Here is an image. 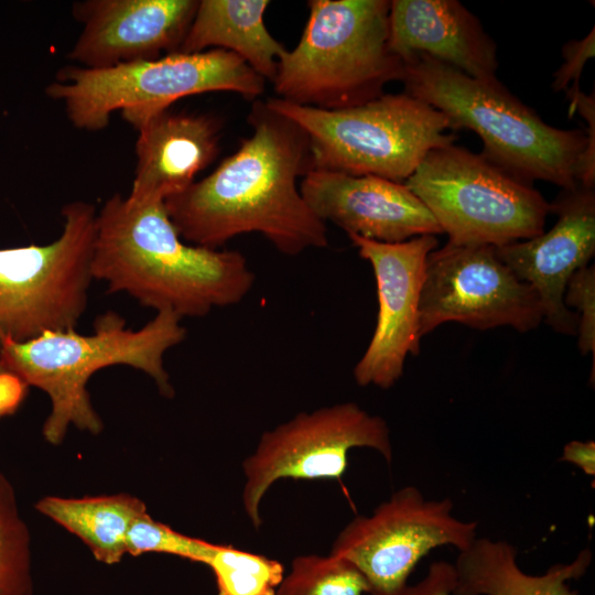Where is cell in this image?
I'll use <instances>...</instances> for the list:
<instances>
[{
	"label": "cell",
	"mask_w": 595,
	"mask_h": 595,
	"mask_svg": "<svg viewBox=\"0 0 595 595\" xmlns=\"http://www.w3.org/2000/svg\"><path fill=\"white\" fill-rule=\"evenodd\" d=\"M303 34L281 56L272 84L278 98L344 109L381 96L403 77L388 45L390 1L311 0Z\"/></svg>",
	"instance_id": "5"
},
{
	"label": "cell",
	"mask_w": 595,
	"mask_h": 595,
	"mask_svg": "<svg viewBox=\"0 0 595 595\" xmlns=\"http://www.w3.org/2000/svg\"><path fill=\"white\" fill-rule=\"evenodd\" d=\"M30 533L9 479L0 473V595H32Z\"/></svg>",
	"instance_id": "24"
},
{
	"label": "cell",
	"mask_w": 595,
	"mask_h": 595,
	"mask_svg": "<svg viewBox=\"0 0 595 595\" xmlns=\"http://www.w3.org/2000/svg\"><path fill=\"white\" fill-rule=\"evenodd\" d=\"M564 304L578 312V348L583 355L592 353L595 358V269L585 266L573 273L564 292Z\"/></svg>",
	"instance_id": "26"
},
{
	"label": "cell",
	"mask_w": 595,
	"mask_h": 595,
	"mask_svg": "<svg viewBox=\"0 0 595 595\" xmlns=\"http://www.w3.org/2000/svg\"><path fill=\"white\" fill-rule=\"evenodd\" d=\"M592 558L586 548L569 563L554 564L542 575H530L519 567L512 544L477 537L466 550L458 551L451 595H578L567 581L582 577Z\"/></svg>",
	"instance_id": "19"
},
{
	"label": "cell",
	"mask_w": 595,
	"mask_h": 595,
	"mask_svg": "<svg viewBox=\"0 0 595 595\" xmlns=\"http://www.w3.org/2000/svg\"><path fill=\"white\" fill-rule=\"evenodd\" d=\"M28 392L26 382L0 360V419L14 414Z\"/></svg>",
	"instance_id": "30"
},
{
	"label": "cell",
	"mask_w": 595,
	"mask_h": 595,
	"mask_svg": "<svg viewBox=\"0 0 595 595\" xmlns=\"http://www.w3.org/2000/svg\"><path fill=\"white\" fill-rule=\"evenodd\" d=\"M268 0H201L178 53L231 52L272 82L286 48L268 31Z\"/></svg>",
	"instance_id": "20"
},
{
	"label": "cell",
	"mask_w": 595,
	"mask_h": 595,
	"mask_svg": "<svg viewBox=\"0 0 595 595\" xmlns=\"http://www.w3.org/2000/svg\"><path fill=\"white\" fill-rule=\"evenodd\" d=\"M450 498L428 499L414 486L394 491L370 516L347 523L331 553L351 562L366 578L370 595H400L422 558L437 547L466 550L478 523L453 515Z\"/></svg>",
	"instance_id": "11"
},
{
	"label": "cell",
	"mask_w": 595,
	"mask_h": 595,
	"mask_svg": "<svg viewBox=\"0 0 595 595\" xmlns=\"http://www.w3.org/2000/svg\"><path fill=\"white\" fill-rule=\"evenodd\" d=\"M354 447L372 448L388 464L392 461L387 422L355 402L300 412L266 431L255 452L242 463V505L253 528L259 529L262 523L260 505L277 480L339 478Z\"/></svg>",
	"instance_id": "10"
},
{
	"label": "cell",
	"mask_w": 595,
	"mask_h": 595,
	"mask_svg": "<svg viewBox=\"0 0 595 595\" xmlns=\"http://www.w3.org/2000/svg\"><path fill=\"white\" fill-rule=\"evenodd\" d=\"M205 565L218 595H275L284 576L281 562L229 544L215 543Z\"/></svg>",
	"instance_id": "22"
},
{
	"label": "cell",
	"mask_w": 595,
	"mask_h": 595,
	"mask_svg": "<svg viewBox=\"0 0 595 595\" xmlns=\"http://www.w3.org/2000/svg\"><path fill=\"white\" fill-rule=\"evenodd\" d=\"M455 585L452 563L435 561L426 575L414 585H408L400 595H451Z\"/></svg>",
	"instance_id": "29"
},
{
	"label": "cell",
	"mask_w": 595,
	"mask_h": 595,
	"mask_svg": "<svg viewBox=\"0 0 595 595\" xmlns=\"http://www.w3.org/2000/svg\"><path fill=\"white\" fill-rule=\"evenodd\" d=\"M197 0H87L73 4L82 32L68 53L79 67L104 69L176 53Z\"/></svg>",
	"instance_id": "15"
},
{
	"label": "cell",
	"mask_w": 595,
	"mask_h": 595,
	"mask_svg": "<svg viewBox=\"0 0 595 595\" xmlns=\"http://www.w3.org/2000/svg\"><path fill=\"white\" fill-rule=\"evenodd\" d=\"M563 462L571 463L580 467L586 475H595V443L594 441H577L573 440L566 443L563 447Z\"/></svg>",
	"instance_id": "31"
},
{
	"label": "cell",
	"mask_w": 595,
	"mask_h": 595,
	"mask_svg": "<svg viewBox=\"0 0 595 595\" xmlns=\"http://www.w3.org/2000/svg\"><path fill=\"white\" fill-rule=\"evenodd\" d=\"M550 212L558 215L550 230L495 250L536 291L543 320L558 333L576 334L578 317L565 306L564 292L573 273L595 253V191L581 184L562 190Z\"/></svg>",
	"instance_id": "14"
},
{
	"label": "cell",
	"mask_w": 595,
	"mask_h": 595,
	"mask_svg": "<svg viewBox=\"0 0 595 595\" xmlns=\"http://www.w3.org/2000/svg\"><path fill=\"white\" fill-rule=\"evenodd\" d=\"M369 586L348 560L329 553L296 556L275 595H363Z\"/></svg>",
	"instance_id": "23"
},
{
	"label": "cell",
	"mask_w": 595,
	"mask_h": 595,
	"mask_svg": "<svg viewBox=\"0 0 595 595\" xmlns=\"http://www.w3.org/2000/svg\"><path fill=\"white\" fill-rule=\"evenodd\" d=\"M388 45L403 63L425 55L478 79H495L497 46L457 0H392Z\"/></svg>",
	"instance_id": "17"
},
{
	"label": "cell",
	"mask_w": 595,
	"mask_h": 595,
	"mask_svg": "<svg viewBox=\"0 0 595 595\" xmlns=\"http://www.w3.org/2000/svg\"><path fill=\"white\" fill-rule=\"evenodd\" d=\"M264 82L239 56L215 48L170 53L104 69L67 66L46 94L64 105L74 127L98 131L108 126L115 111L120 110L136 127L193 95L230 91L255 101L263 94Z\"/></svg>",
	"instance_id": "7"
},
{
	"label": "cell",
	"mask_w": 595,
	"mask_h": 595,
	"mask_svg": "<svg viewBox=\"0 0 595 595\" xmlns=\"http://www.w3.org/2000/svg\"><path fill=\"white\" fill-rule=\"evenodd\" d=\"M36 509L76 537L106 564H116L127 554L128 531L147 506L140 499L117 494L97 497L62 498L48 496Z\"/></svg>",
	"instance_id": "21"
},
{
	"label": "cell",
	"mask_w": 595,
	"mask_h": 595,
	"mask_svg": "<svg viewBox=\"0 0 595 595\" xmlns=\"http://www.w3.org/2000/svg\"><path fill=\"white\" fill-rule=\"evenodd\" d=\"M300 192L321 220L335 224L347 236L393 244L443 234L405 183L310 170L302 177Z\"/></svg>",
	"instance_id": "16"
},
{
	"label": "cell",
	"mask_w": 595,
	"mask_h": 595,
	"mask_svg": "<svg viewBox=\"0 0 595 595\" xmlns=\"http://www.w3.org/2000/svg\"><path fill=\"white\" fill-rule=\"evenodd\" d=\"M266 104L305 133L311 170L404 183L430 151L456 139L444 113L407 93L334 110L278 97Z\"/></svg>",
	"instance_id": "6"
},
{
	"label": "cell",
	"mask_w": 595,
	"mask_h": 595,
	"mask_svg": "<svg viewBox=\"0 0 595 595\" xmlns=\"http://www.w3.org/2000/svg\"><path fill=\"white\" fill-rule=\"evenodd\" d=\"M542 320L538 294L499 259L495 247L447 242L429 253L420 299L422 337L446 322L524 333Z\"/></svg>",
	"instance_id": "12"
},
{
	"label": "cell",
	"mask_w": 595,
	"mask_h": 595,
	"mask_svg": "<svg viewBox=\"0 0 595 595\" xmlns=\"http://www.w3.org/2000/svg\"><path fill=\"white\" fill-rule=\"evenodd\" d=\"M137 165L128 198L164 202L186 190L217 156L221 125L209 115L156 113L134 127Z\"/></svg>",
	"instance_id": "18"
},
{
	"label": "cell",
	"mask_w": 595,
	"mask_h": 595,
	"mask_svg": "<svg viewBox=\"0 0 595 595\" xmlns=\"http://www.w3.org/2000/svg\"><path fill=\"white\" fill-rule=\"evenodd\" d=\"M403 64L404 93L444 113L453 130L474 131L489 162L530 184H578L576 169L587 145L583 130L548 125L497 78H474L425 55Z\"/></svg>",
	"instance_id": "4"
},
{
	"label": "cell",
	"mask_w": 595,
	"mask_h": 595,
	"mask_svg": "<svg viewBox=\"0 0 595 595\" xmlns=\"http://www.w3.org/2000/svg\"><path fill=\"white\" fill-rule=\"evenodd\" d=\"M180 322L174 313L161 311L132 329L120 314L108 311L97 316L90 335L72 328L48 331L23 342L6 339L0 360L29 387L48 396L51 413L42 432L48 443L57 445L71 425L91 434L102 431L87 390L88 380L100 369L130 366L150 376L163 397H174L163 358L186 337Z\"/></svg>",
	"instance_id": "3"
},
{
	"label": "cell",
	"mask_w": 595,
	"mask_h": 595,
	"mask_svg": "<svg viewBox=\"0 0 595 595\" xmlns=\"http://www.w3.org/2000/svg\"><path fill=\"white\" fill-rule=\"evenodd\" d=\"M375 274L378 314L374 334L353 375L360 387L391 388L402 376L408 355L420 351V299L433 235L381 242L348 235Z\"/></svg>",
	"instance_id": "13"
},
{
	"label": "cell",
	"mask_w": 595,
	"mask_h": 595,
	"mask_svg": "<svg viewBox=\"0 0 595 595\" xmlns=\"http://www.w3.org/2000/svg\"><path fill=\"white\" fill-rule=\"evenodd\" d=\"M215 543L175 531L154 520L148 511L131 524L127 537V553L138 556L154 552L175 555L205 564Z\"/></svg>",
	"instance_id": "25"
},
{
	"label": "cell",
	"mask_w": 595,
	"mask_h": 595,
	"mask_svg": "<svg viewBox=\"0 0 595 595\" xmlns=\"http://www.w3.org/2000/svg\"><path fill=\"white\" fill-rule=\"evenodd\" d=\"M91 273L108 293L181 320L239 303L256 281L240 251L184 242L164 202L134 203L120 194L97 213Z\"/></svg>",
	"instance_id": "2"
},
{
	"label": "cell",
	"mask_w": 595,
	"mask_h": 595,
	"mask_svg": "<svg viewBox=\"0 0 595 595\" xmlns=\"http://www.w3.org/2000/svg\"><path fill=\"white\" fill-rule=\"evenodd\" d=\"M63 231L46 245L0 248V347L76 328L88 303L97 230L93 204L62 208Z\"/></svg>",
	"instance_id": "9"
},
{
	"label": "cell",
	"mask_w": 595,
	"mask_h": 595,
	"mask_svg": "<svg viewBox=\"0 0 595 595\" xmlns=\"http://www.w3.org/2000/svg\"><path fill=\"white\" fill-rule=\"evenodd\" d=\"M595 55V29L580 40H570L562 47L563 63L553 74L552 89L555 93L570 87H580L585 63Z\"/></svg>",
	"instance_id": "28"
},
{
	"label": "cell",
	"mask_w": 595,
	"mask_h": 595,
	"mask_svg": "<svg viewBox=\"0 0 595 595\" xmlns=\"http://www.w3.org/2000/svg\"><path fill=\"white\" fill-rule=\"evenodd\" d=\"M248 122L252 133L236 152L164 201L180 237L218 249L236 236L258 232L288 256L325 248L326 224L298 187V177L311 170L307 137L261 100H255Z\"/></svg>",
	"instance_id": "1"
},
{
	"label": "cell",
	"mask_w": 595,
	"mask_h": 595,
	"mask_svg": "<svg viewBox=\"0 0 595 595\" xmlns=\"http://www.w3.org/2000/svg\"><path fill=\"white\" fill-rule=\"evenodd\" d=\"M566 96L570 100L569 116L572 117L578 112L586 121L585 132L587 145L582 153L577 169L576 181L578 184L594 188L595 185V95L585 94L580 87H570L566 89Z\"/></svg>",
	"instance_id": "27"
},
{
	"label": "cell",
	"mask_w": 595,
	"mask_h": 595,
	"mask_svg": "<svg viewBox=\"0 0 595 595\" xmlns=\"http://www.w3.org/2000/svg\"><path fill=\"white\" fill-rule=\"evenodd\" d=\"M448 241L500 247L544 231L550 204L482 154L454 143L430 151L404 182Z\"/></svg>",
	"instance_id": "8"
}]
</instances>
